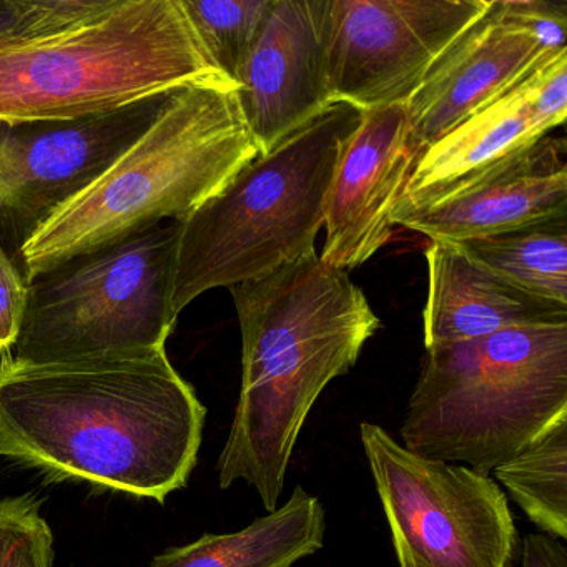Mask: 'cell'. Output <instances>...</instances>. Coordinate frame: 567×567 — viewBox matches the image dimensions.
<instances>
[{
	"label": "cell",
	"mask_w": 567,
	"mask_h": 567,
	"mask_svg": "<svg viewBox=\"0 0 567 567\" xmlns=\"http://www.w3.org/2000/svg\"><path fill=\"white\" fill-rule=\"evenodd\" d=\"M207 408L165 348L0 361V456L164 503L197 466Z\"/></svg>",
	"instance_id": "6da1fadb"
},
{
	"label": "cell",
	"mask_w": 567,
	"mask_h": 567,
	"mask_svg": "<svg viewBox=\"0 0 567 567\" xmlns=\"http://www.w3.org/2000/svg\"><path fill=\"white\" fill-rule=\"evenodd\" d=\"M228 290L241 331V390L218 484L245 481L271 513L311 408L357 364L381 321L348 271L318 254Z\"/></svg>",
	"instance_id": "7a4b0ae2"
},
{
	"label": "cell",
	"mask_w": 567,
	"mask_h": 567,
	"mask_svg": "<svg viewBox=\"0 0 567 567\" xmlns=\"http://www.w3.org/2000/svg\"><path fill=\"white\" fill-rule=\"evenodd\" d=\"M258 154L237 89H177L154 124L25 241L19 254L25 281L165 221L185 220Z\"/></svg>",
	"instance_id": "3957f363"
},
{
	"label": "cell",
	"mask_w": 567,
	"mask_h": 567,
	"mask_svg": "<svg viewBox=\"0 0 567 567\" xmlns=\"http://www.w3.org/2000/svg\"><path fill=\"white\" fill-rule=\"evenodd\" d=\"M194 84L238 89L182 0H107L61 31L0 41V122L74 121Z\"/></svg>",
	"instance_id": "277c9868"
},
{
	"label": "cell",
	"mask_w": 567,
	"mask_h": 567,
	"mask_svg": "<svg viewBox=\"0 0 567 567\" xmlns=\"http://www.w3.org/2000/svg\"><path fill=\"white\" fill-rule=\"evenodd\" d=\"M361 121L360 109L331 105L245 164L178 221L175 317L207 291L255 280L317 254L328 188Z\"/></svg>",
	"instance_id": "5b68a950"
},
{
	"label": "cell",
	"mask_w": 567,
	"mask_h": 567,
	"mask_svg": "<svg viewBox=\"0 0 567 567\" xmlns=\"http://www.w3.org/2000/svg\"><path fill=\"white\" fill-rule=\"evenodd\" d=\"M567 413V323L427 348L401 424L420 456L493 473Z\"/></svg>",
	"instance_id": "8992f818"
},
{
	"label": "cell",
	"mask_w": 567,
	"mask_h": 567,
	"mask_svg": "<svg viewBox=\"0 0 567 567\" xmlns=\"http://www.w3.org/2000/svg\"><path fill=\"white\" fill-rule=\"evenodd\" d=\"M177 244L178 221H168L29 281L12 360L51 363L165 348L177 323Z\"/></svg>",
	"instance_id": "52a82bcc"
},
{
	"label": "cell",
	"mask_w": 567,
	"mask_h": 567,
	"mask_svg": "<svg viewBox=\"0 0 567 567\" xmlns=\"http://www.w3.org/2000/svg\"><path fill=\"white\" fill-rule=\"evenodd\" d=\"M360 440L398 567L517 566L523 539L489 474L420 456L368 421Z\"/></svg>",
	"instance_id": "ba28073f"
},
{
	"label": "cell",
	"mask_w": 567,
	"mask_h": 567,
	"mask_svg": "<svg viewBox=\"0 0 567 567\" xmlns=\"http://www.w3.org/2000/svg\"><path fill=\"white\" fill-rule=\"evenodd\" d=\"M491 0H331V102L361 112L406 104Z\"/></svg>",
	"instance_id": "9c48e42d"
},
{
	"label": "cell",
	"mask_w": 567,
	"mask_h": 567,
	"mask_svg": "<svg viewBox=\"0 0 567 567\" xmlns=\"http://www.w3.org/2000/svg\"><path fill=\"white\" fill-rule=\"evenodd\" d=\"M172 92L74 121L0 122V237L8 247L21 254L154 124Z\"/></svg>",
	"instance_id": "30bf717a"
},
{
	"label": "cell",
	"mask_w": 567,
	"mask_h": 567,
	"mask_svg": "<svg viewBox=\"0 0 567 567\" xmlns=\"http://www.w3.org/2000/svg\"><path fill=\"white\" fill-rule=\"evenodd\" d=\"M543 34L540 0H491L487 11L454 39L404 104L416 161L547 59L567 51L550 49Z\"/></svg>",
	"instance_id": "8fae6325"
},
{
	"label": "cell",
	"mask_w": 567,
	"mask_h": 567,
	"mask_svg": "<svg viewBox=\"0 0 567 567\" xmlns=\"http://www.w3.org/2000/svg\"><path fill=\"white\" fill-rule=\"evenodd\" d=\"M566 115L567 51H563L421 155L394 208L393 224L519 157L563 125Z\"/></svg>",
	"instance_id": "7c38bea8"
},
{
	"label": "cell",
	"mask_w": 567,
	"mask_h": 567,
	"mask_svg": "<svg viewBox=\"0 0 567 567\" xmlns=\"http://www.w3.org/2000/svg\"><path fill=\"white\" fill-rule=\"evenodd\" d=\"M331 0H274L237 81V97L258 152L323 114Z\"/></svg>",
	"instance_id": "4fadbf2b"
},
{
	"label": "cell",
	"mask_w": 567,
	"mask_h": 567,
	"mask_svg": "<svg viewBox=\"0 0 567 567\" xmlns=\"http://www.w3.org/2000/svg\"><path fill=\"white\" fill-rule=\"evenodd\" d=\"M404 104L363 112L334 168L324 200L320 260L353 270L393 235V214L416 165Z\"/></svg>",
	"instance_id": "5bb4252c"
},
{
	"label": "cell",
	"mask_w": 567,
	"mask_h": 567,
	"mask_svg": "<svg viewBox=\"0 0 567 567\" xmlns=\"http://www.w3.org/2000/svg\"><path fill=\"white\" fill-rule=\"evenodd\" d=\"M567 218V148L546 135L519 157L396 225L431 241L463 244Z\"/></svg>",
	"instance_id": "9a60e30c"
},
{
	"label": "cell",
	"mask_w": 567,
	"mask_h": 567,
	"mask_svg": "<svg viewBox=\"0 0 567 567\" xmlns=\"http://www.w3.org/2000/svg\"><path fill=\"white\" fill-rule=\"evenodd\" d=\"M424 347L476 340L509 328L567 323V307L530 297L491 274L456 244L426 250Z\"/></svg>",
	"instance_id": "2e32d148"
},
{
	"label": "cell",
	"mask_w": 567,
	"mask_h": 567,
	"mask_svg": "<svg viewBox=\"0 0 567 567\" xmlns=\"http://www.w3.org/2000/svg\"><path fill=\"white\" fill-rule=\"evenodd\" d=\"M327 529L323 503L295 486L284 506L244 529L205 534L187 546L164 550L148 567H293L323 549Z\"/></svg>",
	"instance_id": "e0dca14e"
},
{
	"label": "cell",
	"mask_w": 567,
	"mask_h": 567,
	"mask_svg": "<svg viewBox=\"0 0 567 567\" xmlns=\"http://www.w3.org/2000/svg\"><path fill=\"white\" fill-rule=\"evenodd\" d=\"M456 245L517 290L567 307V218Z\"/></svg>",
	"instance_id": "ac0fdd59"
},
{
	"label": "cell",
	"mask_w": 567,
	"mask_h": 567,
	"mask_svg": "<svg viewBox=\"0 0 567 567\" xmlns=\"http://www.w3.org/2000/svg\"><path fill=\"white\" fill-rule=\"evenodd\" d=\"M493 474L540 533L567 539V413Z\"/></svg>",
	"instance_id": "d6986e66"
},
{
	"label": "cell",
	"mask_w": 567,
	"mask_h": 567,
	"mask_svg": "<svg viewBox=\"0 0 567 567\" xmlns=\"http://www.w3.org/2000/svg\"><path fill=\"white\" fill-rule=\"evenodd\" d=\"M274 0H182L205 51L237 85ZM238 87V85H237Z\"/></svg>",
	"instance_id": "ffe728a7"
},
{
	"label": "cell",
	"mask_w": 567,
	"mask_h": 567,
	"mask_svg": "<svg viewBox=\"0 0 567 567\" xmlns=\"http://www.w3.org/2000/svg\"><path fill=\"white\" fill-rule=\"evenodd\" d=\"M34 494L0 499V567H54V534Z\"/></svg>",
	"instance_id": "44dd1931"
},
{
	"label": "cell",
	"mask_w": 567,
	"mask_h": 567,
	"mask_svg": "<svg viewBox=\"0 0 567 567\" xmlns=\"http://www.w3.org/2000/svg\"><path fill=\"white\" fill-rule=\"evenodd\" d=\"M107 0H0V41L61 31L104 8Z\"/></svg>",
	"instance_id": "7402d4cb"
},
{
	"label": "cell",
	"mask_w": 567,
	"mask_h": 567,
	"mask_svg": "<svg viewBox=\"0 0 567 567\" xmlns=\"http://www.w3.org/2000/svg\"><path fill=\"white\" fill-rule=\"evenodd\" d=\"M28 303V281L0 245V353L11 357Z\"/></svg>",
	"instance_id": "603a6c76"
},
{
	"label": "cell",
	"mask_w": 567,
	"mask_h": 567,
	"mask_svg": "<svg viewBox=\"0 0 567 567\" xmlns=\"http://www.w3.org/2000/svg\"><path fill=\"white\" fill-rule=\"evenodd\" d=\"M520 567H567L566 546L543 533L527 534L520 547Z\"/></svg>",
	"instance_id": "cb8c5ba5"
}]
</instances>
